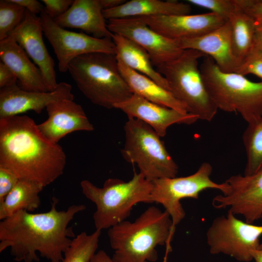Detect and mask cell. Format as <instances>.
Here are the masks:
<instances>
[{
	"label": "cell",
	"mask_w": 262,
	"mask_h": 262,
	"mask_svg": "<svg viewBox=\"0 0 262 262\" xmlns=\"http://www.w3.org/2000/svg\"><path fill=\"white\" fill-rule=\"evenodd\" d=\"M58 201L53 197L47 212L20 211L1 220L0 252L10 248L11 255L17 262H38L37 253L50 262H61L75 237L68 225L86 206L73 204L66 211H58Z\"/></svg>",
	"instance_id": "6da1fadb"
},
{
	"label": "cell",
	"mask_w": 262,
	"mask_h": 262,
	"mask_svg": "<svg viewBox=\"0 0 262 262\" xmlns=\"http://www.w3.org/2000/svg\"><path fill=\"white\" fill-rule=\"evenodd\" d=\"M39 16L43 33L53 49L61 72L67 71L70 63L82 55L95 52L116 55L112 39L98 38L85 33L66 30L44 11Z\"/></svg>",
	"instance_id": "8fae6325"
},
{
	"label": "cell",
	"mask_w": 262,
	"mask_h": 262,
	"mask_svg": "<svg viewBox=\"0 0 262 262\" xmlns=\"http://www.w3.org/2000/svg\"><path fill=\"white\" fill-rule=\"evenodd\" d=\"M212 171L211 164L204 162L196 172L189 176L162 178L152 181L151 202L161 204L168 213L174 233L176 226L185 216L180 203L181 199H197L200 192L208 189L218 190L222 194L228 192L229 187L226 182L218 183L211 180Z\"/></svg>",
	"instance_id": "9c48e42d"
},
{
	"label": "cell",
	"mask_w": 262,
	"mask_h": 262,
	"mask_svg": "<svg viewBox=\"0 0 262 262\" xmlns=\"http://www.w3.org/2000/svg\"><path fill=\"white\" fill-rule=\"evenodd\" d=\"M17 78L3 62H0V88L16 84Z\"/></svg>",
	"instance_id": "e575fe53"
},
{
	"label": "cell",
	"mask_w": 262,
	"mask_h": 262,
	"mask_svg": "<svg viewBox=\"0 0 262 262\" xmlns=\"http://www.w3.org/2000/svg\"><path fill=\"white\" fill-rule=\"evenodd\" d=\"M225 182L229 190L213 198L214 208L229 207L233 214L242 215L250 224L262 217V166L252 175H233Z\"/></svg>",
	"instance_id": "7c38bea8"
},
{
	"label": "cell",
	"mask_w": 262,
	"mask_h": 262,
	"mask_svg": "<svg viewBox=\"0 0 262 262\" xmlns=\"http://www.w3.org/2000/svg\"><path fill=\"white\" fill-rule=\"evenodd\" d=\"M230 211L226 216L216 217L207 231L210 253L223 254L238 261L253 260L251 253L260 248L262 226L244 222Z\"/></svg>",
	"instance_id": "30bf717a"
},
{
	"label": "cell",
	"mask_w": 262,
	"mask_h": 262,
	"mask_svg": "<svg viewBox=\"0 0 262 262\" xmlns=\"http://www.w3.org/2000/svg\"><path fill=\"white\" fill-rule=\"evenodd\" d=\"M178 41L182 49H195L211 57L223 72H235L239 66L232 50L229 21L202 35Z\"/></svg>",
	"instance_id": "d6986e66"
},
{
	"label": "cell",
	"mask_w": 262,
	"mask_h": 262,
	"mask_svg": "<svg viewBox=\"0 0 262 262\" xmlns=\"http://www.w3.org/2000/svg\"><path fill=\"white\" fill-rule=\"evenodd\" d=\"M12 1L36 15L40 14L44 9L43 5L36 0H12Z\"/></svg>",
	"instance_id": "d590c367"
},
{
	"label": "cell",
	"mask_w": 262,
	"mask_h": 262,
	"mask_svg": "<svg viewBox=\"0 0 262 262\" xmlns=\"http://www.w3.org/2000/svg\"><path fill=\"white\" fill-rule=\"evenodd\" d=\"M235 72L244 76L252 74L262 81V51L256 43Z\"/></svg>",
	"instance_id": "4dcf8cb0"
},
{
	"label": "cell",
	"mask_w": 262,
	"mask_h": 262,
	"mask_svg": "<svg viewBox=\"0 0 262 262\" xmlns=\"http://www.w3.org/2000/svg\"><path fill=\"white\" fill-rule=\"evenodd\" d=\"M66 164L62 147L44 136L33 119L20 115L0 119V166L19 180L45 187L63 174Z\"/></svg>",
	"instance_id": "7a4b0ae2"
},
{
	"label": "cell",
	"mask_w": 262,
	"mask_h": 262,
	"mask_svg": "<svg viewBox=\"0 0 262 262\" xmlns=\"http://www.w3.org/2000/svg\"><path fill=\"white\" fill-rule=\"evenodd\" d=\"M19 180L10 170L0 166V203L11 191Z\"/></svg>",
	"instance_id": "1f68e13d"
},
{
	"label": "cell",
	"mask_w": 262,
	"mask_h": 262,
	"mask_svg": "<svg viewBox=\"0 0 262 262\" xmlns=\"http://www.w3.org/2000/svg\"><path fill=\"white\" fill-rule=\"evenodd\" d=\"M116 56L131 69L150 78L169 91L164 77L155 69L148 53L139 45L120 35L113 33Z\"/></svg>",
	"instance_id": "cb8c5ba5"
},
{
	"label": "cell",
	"mask_w": 262,
	"mask_h": 262,
	"mask_svg": "<svg viewBox=\"0 0 262 262\" xmlns=\"http://www.w3.org/2000/svg\"><path fill=\"white\" fill-rule=\"evenodd\" d=\"M206 55L197 50L184 49L176 59L157 66L167 81L170 92L199 119L212 121L218 109L206 89L198 64Z\"/></svg>",
	"instance_id": "52a82bcc"
},
{
	"label": "cell",
	"mask_w": 262,
	"mask_h": 262,
	"mask_svg": "<svg viewBox=\"0 0 262 262\" xmlns=\"http://www.w3.org/2000/svg\"><path fill=\"white\" fill-rule=\"evenodd\" d=\"M73 0H42L44 11L50 17L55 19L64 14L73 2Z\"/></svg>",
	"instance_id": "d6a6232c"
},
{
	"label": "cell",
	"mask_w": 262,
	"mask_h": 262,
	"mask_svg": "<svg viewBox=\"0 0 262 262\" xmlns=\"http://www.w3.org/2000/svg\"><path fill=\"white\" fill-rule=\"evenodd\" d=\"M189 3L209 10L213 13L229 21L238 10L234 0H188Z\"/></svg>",
	"instance_id": "f546056e"
},
{
	"label": "cell",
	"mask_w": 262,
	"mask_h": 262,
	"mask_svg": "<svg viewBox=\"0 0 262 262\" xmlns=\"http://www.w3.org/2000/svg\"><path fill=\"white\" fill-rule=\"evenodd\" d=\"M107 25L112 33L127 38L144 49L156 67L176 59L184 50L178 40L161 34L139 17L110 19Z\"/></svg>",
	"instance_id": "4fadbf2b"
},
{
	"label": "cell",
	"mask_w": 262,
	"mask_h": 262,
	"mask_svg": "<svg viewBox=\"0 0 262 262\" xmlns=\"http://www.w3.org/2000/svg\"><path fill=\"white\" fill-rule=\"evenodd\" d=\"M67 71L82 94L99 106L114 108L133 95L120 73L115 54L95 52L78 56Z\"/></svg>",
	"instance_id": "277c9868"
},
{
	"label": "cell",
	"mask_w": 262,
	"mask_h": 262,
	"mask_svg": "<svg viewBox=\"0 0 262 262\" xmlns=\"http://www.w3.org/2000/svg\"><path fill=\"white\" fill-rule=\"evenodd\" d=\"M191 6L178 0H131L102 11L105 19L190 14Z\"/></svg>",
	"instance_id": "7402d4cb"
},
{
	"label": "cell",
	"mask_w": 262,
	"mask_h": 262,
	"mask_svg": "<svg viewBox=\"0 0 262 262\" xmlns=\"http://www.w3.org/2000/svg\"><path fill=\"white\" fill-rule=\"evenodd\" d=\"M114 108L124 112L128 118L138 119L150 126L161 137L174 124H191L199 119L191 113L184 114L158 104L133 94L128 100L118 103Z\"/></svg>",
	"instance_id": "e0dca14e"
},
{
	"label": "cell",
	"mask_w": 262,
	"mask_h": 262,
	"mask_svg": "<svg viewBox=\"0 0 262 262\" xmlns=\"http://www.w3.org/2000/svg\"><path fill=\"white\" fill-rule=\"evenodd\" d=\"M26 11L12 0L0 1V41L6 38L22 22Z\"/></svg>",
	"instance_id": "f1b7e54d"
},
{
	"label": "cell",
	"mask_w": 262,
	"mask_h": 262,
	"mask_svg": "<svg viewBox=\"0 0 262 262\" xmlns=\"http://www.w3.org/2000/svg\"><path fill=\"white\" fill-rule=\"evenodd\" d=\"M100 0H74L64 14L53 19L62 28L78 29L98 38L112 39Z\"/></svg>",
	"instance_id": "ffe728a7"
},
{
	"label": "cell",
	"mask_w": 262,
	"mask_h": 262,
	"mask_svg": "<svg viewBox=\"0 0 262 262\" xmlns=\"http://www.w3.org/2000/svg\"><path fill=\"white\" fill-rule=\"evenodd\" d=\"M229 21L233 54L240 66L255 44V21L239 7Z\"/></svg>",
	"instance_id": "484cf974"
},
{
	"label": "cell",
	"mask_w": 262,
	"mask_h": 262,
	"mask_svg": "<svg viewBox=\"0 0 262 262\" xmlns=\"http://www.w3.org/2000/svg\"><path fill=\"white\" fill-rule=\"evenodd\" d=\"M46 110L48 117L38 127L44 136L52 143H58L62 138L74 131L94 130L82 107L73 99L55 102L48 105Z\"/></svg>",
	"instance_id": "ac0fdd59"
},
{
	"label": "cell",
	"mask_w": 262,
	"mask_h": 262,
	"mask_svg": "<svg viewBox=\"0 0 262 262\" xmlns=\"http://www.w3.org/2000/svg\"><path fill=\"white\" fill-rule=\"evenodd\" d=\"M103 9L111 8L119 5L126 1L124 0H100Z\"/></svg>",
	"instance_id": "f35d334b"
},
{
	"label": "cell",
	"mask_w": 262,
	"mask_h": 262,
	"mask_svg": "<svg viewBox=\"0 0 262 262\" xmlns=\"http://www.w3.org/2000/svg\"><path fill=\"white\" fill-rule=\"evenodd\" d=\"M260 248H262V243L260 244Z\"/></svg>",
	"instance_id": "60d3db41"
},
{
	"label": "cell",
	"mask_w": 262,
	"mask_h": 262,
	"mask_svg": "<svg viewBox=\"0 0 262 262\" xmlns=\"http://www.w3.org/2000/svg\"><path fill=\"white\" fill-rule=\"evenodd\" d=\"M255 21V43L262 51V20Z\"/></svg>",
	"instance_id": "74e56055"
},
{
	"label": "cell",
	"mask_w": 262,
	"mask_h": 262,
	"mask_svg": "<svg viewBox=\"0 0 262 262\" xmlns=\"http://www.w3.org/2000/svg\"><path fill=\"white\" fill-rule=\"evenodd\" d=\"M251 255L255 262H262V248L253 251Z\"/></svg>",
	"instance_id": "ab89813d"
},
{
	"label": "cell",
	"mask_w": 262,
	"mask_h": 262,
	"mask_svg": "<svg viewBox=\"0 0 262 262\" xmlns=\"http://www.w3.org/2000/svg\"><path fill=\"white\" fill-rule=\"evenodd\" d=\"M80 185L82 194L96 206L93 218L96 230L100 231L126 220L136 204L152 203V181L136 172L128 181L109 178L98 187L84 180Z\"/></svg>",
	"instance_id": "5b68a950"
},
{
	"label": "cell",
	"mask_w": 262,
	"mask_h": 262,
	"mask_svg": "<svg viewBox=\"0 0 262 262\" xmlns=\"http://www.w3.org/2000/svg\"><path fill=\"white\" fill-rule=\"evenodd\" d=\"M40 16L26 11L22 22L10 34L40 70L48 91L56 89L58 83L54 62L43 39Z\"/></svg>",
	"instance_id": "5bb4252c"
},
{
	"label": "cell",
	"mask_w": 262,
	"mask_h": 262,
	"mask_svg": "<svg viewBox=\"0 0 262 262\" xmlns=\"http://www.w3.org/2000/svg\"><path fill=\"white\" fill-rule=\"evenodd\" d=\"M101 231L87 234L83 231L72 239L61 262H90L97 252Z\"/></svg>",
	"instance_id": "83f0119b"
},
{
	"label": "cell",
	"mask_w": 262,
	"mask_h": 262,
	"mask_svg": "<svg viewBox=\"0 0 262 262\" xmlns=\"http://www.w3.org/2000/svg\"><path fill=\"white\" fill-rule=\"evenodd\" d=\"M199 68L218 110L239 114L247 123L262 117V81L252 82L237 73L223 72L208 56L203 57Z\"/></svg>",
	"instance_id": "8992f818"
},
{
	"label": "cell",
	"mask_w": 262,
	"mask_h": 262,
	"mask_svg": "<svg viewBox=\"0 0 262 262\" xmlns=\"http://www.w3.org/2000/svg\"><path fill=\"white\" fill-rule=\"evenodd\" d=\"M174 234L169 215L155 206L149 207L133 222L125 220L108 230L116 262H155L156 247L164 245L163 262H167Z\"/></svg>",
	"instance_id": "3957f363"
},
{
	"label": "cell",
	"mask_w": 262,
	"mask_h": 262,
	"mask_svg": "<svg viewBox=\"0 0 262 262\" xmlns=\"http://www.w3.org/2000/svg\"><path fill=\"white\" fill-rule=\"evenodd\" d=\"M137 17L157 33L175 40L202 35L227 22L211 12L196 15Z\"/></svg>",
	"instance_id": "2e32d148"
},
{
	"label": "cell",
	"mask_w": 262,
	"mask_h": 262,
	"mask_svg": "<svg viewBox=\"0 0 262 262\" xmlns=\"http://www.w3.org/2000/svg\"><path fill=\"white\" fill-rule=\"evenodd\" d=\"M124 130L125 141L121 154L126 161L137 165L140 174L150 181L176 177L177 164L150 126L138 119L128 118Z\"/></svg>",
	"instance_id": "ba28073f"
},
{
	"label": "cell",
	"mask_w": 262,
	"mask_h": 262,
	"mask_svg": "<svg viewBox=\"0 0 262 262\" xmlns=\"http://www.w3.org/2000/svg\"><path fill=\"white\" fill-rule=\"evenodd\" d=\"M247 123L242 137L246 156L244 175H250L262 166V117Z\"/></svg>",
	"instance_id": "4316f807"
},
{
	"label": "cell",
	"mask_w": 262,
	"mask_h": 262,
	"mask_svg": "<svg viewBox=\"0 0 262 262\" xmlns=\"http://www.w3.org/2000/svg\"><path fill=\"white\" fill-rule=\"evenodd\" d=\"M65 99H74L72 86L66 82L58 83L52 91H28L17 84L2 88L0 89V119L29 111L40 114L49 104Z\"/></svg>",
	"instance_id": "9a60e30c"
},
{
	"label": "cell",
	"mask_w": 262,
	"mask_h": 262,
	"mask_svg": "<svg viewBox=\"0 0 262 262\" xmlns=\"http://www.w3.org/2000/svg\"><path fill=\"white\" fill-rule=\"evenodd\" d=\"M117 58V57H116ZM119 69L132 93L153 103L189 113L186 106L150 78L134 71L117 58Z\"/></svg>",
	"instance_id": "603a6c76"
},
{
	"label": "cell",
	"mask_w": 262,
	"mask_h": 262,
	"mask_svg": "<svg viewBox=\"0 0 262 262\" xmlns=\"http://www.w3.org/2000/svg\"><path fill=\"white\" fill-rule=\"evenodd\" d=\"M44 187L35 181L19 180L18 181L0 203V220H3L20 211L32 213L41 204L39 193Z\"/></svg>",
	"instance_id": "d4e9b609"
},
{
	"label": "cell",
	"mask_w": 262,
	"mask_h": 262,
	"mask_svg": "<svg viewBox=\"0 0 262 262\" xmlns=\"http://www.w3.org/2000/svg\"><path fill=\"white\" fill-rule=\"evenodd\" d=\"M90 262H116L104 250L97 252Z\"/></svg>",
	"instance_id": "8d00e7d4"
},
{
	"label": "cell",
	"mask_w": 262,
	"mask_h": 262,
	"mask_svg": "<svg viewBox=\"0 0 262 262\" xmlns=\"http://www.w3.org/2000/svg\"><path fill=\"white\" fill-rule=\"evenodd\" d=\"M238 7L254 20H262V0H234Z\"/></svg>",
	"instance_id": "836d02e7"
},
{
	"label": "cell",
	"mask_w": 262,
	"mask_h": 262,
	"mask_svg": "<svg viewBox=\"0 0 262 262\" xmlns=\"http://www.w3.org/2000/svg\"><path fill=\"white\" fill-rule=\"evenodd\" d=\"M0 58L14 73L23 90L48 91L39 68L11 35L0 41Z\"/></svg>",
	"instance_id": "44dd1931"
}]
</instances>
